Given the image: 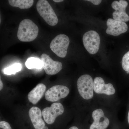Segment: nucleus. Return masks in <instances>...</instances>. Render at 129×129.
I'll use <instances>...</instances> for the list:
<instances>
[{
  "mask_svg": "<svg viewBox=\"0 0 129 129\" xmlns=\"http://www.w3.org/2000/svg\"><path fill=\"white\" fill-rule=\"evenodd\" d=\"M39 32L37 25L30 19H25L21 21L19 25L18 38L22 42L33 41L37 38Z\"/></svg>",
  "mask_w": 129,
  "mask_h": 129,
  "instance_id": "1",
  "label": "nucleus"
},
{
  "mask_svg": "<svg viewBox=\"0 0 129 129\" xmlns=\"http://www.w3.org/2000/svg\"><path fill=\"white\" fill-rule=\"evenodd\" d=\"M38 13L45 21L51 26H55L58 22L57 16L49 2L46 0H40L36 5Z\"/></svg>",
  "mask_w": 129,
  "mask_h": 129,
  "instance_id": "2",
  "label": "nucleus"
},
{
  "mask_svg": "<svg viewBox=\"0 0 129 129\" xmlns=\"http://www.w3.org/2000/svg\"><path fill=\"white\" fill-rule=\"evenodd\" d=\"M69 44V37L64 34H60L56 36L51 41L50 48L58 56L64 58L67 56Z\"/></svg>",
  "mask_w": 129,
  "mask_h": 129,
  "instance_id": "3",
  "label": "nucleus"
},
{
  "mask_svg": "<svg viewBox=\"0 0 129 129\" xmlns=\"http://www.w3.org/2000/svg\"><path fill=\"white\" fill-rule=\"evenodd\" d=\"M92 77L88 74L80 77L77 81L78 90L81 96L84 99L88 100L94 95V86Z\"/></svg>",
  "mask_w": 129,
  "mask_h": 129,
  "instance_id": "4",
  "label": "nucleus"
},
{
  "mask_svg": "<svg viewBox=\"0 0 129 129\" xmlns=\"http://www.w3.org/2000/svg\"><path fill=\"white\" fill-rule=\"evenodd\" d=\"M83 44L85 48L90 54H96L100 47V36L95 31L90 30L86 32L83 37Z\"/></svg>",
  "mask_w": 129,
  "mask_h": 129,
  "instance_id": "5",
  "label": "nucleus"
},
{
  "mask_svg": "<svg viewBox=\"0 0 129 129\" xmlns=\"http://www.w3.org/2000/svg\"><path fill=\"white\" fill-rule=\"evenodd\" d=\"M64 109L62 104L60 103H54L50 107L43 109L42 114L45 122L49 124H53L58 116L62 115Z\"/></svg>",
  "mask_w": 129,
  "mask_h": 129,
  "instance_id": "6",
  "label": "nucleus"
},
{
  "mask_svg": "<svg viewBox=\"0 0 129 129\" xmlns=\"http://www.w3.org/2000/svg\"><path fill=\"white\" fill-rule=\"evenodd\" d=\"M69 92V89L65 86L55 85L47 91L45 94V97L48 101L56 102L66 97Z\"/></svg>",
  "mask_w": 129,
  "mask_h": 129,
  "instance_id": "7",
  "label": "nucleus"
},
{
  "mask_svg": "<svg viewBox=\"0 0 129 129\" xmlns=\"http://www.w3.org/2000/svg\"><path fill=\"white\" fill-rule=\"evenodd\" d=\"M41 60L42 61V68L47 75H55L62 69L61 62L54 61L46 53H43L41 55Z\"/></svg>",
  "mask_w": 129,
  "mask_h": 129,
  "instance_id": "8",
  "label": "nucleus"
},
{
  "mask_svg": "<svg viewBox=\"0 0 129 129\" xmlns=\"http://www.w3.org/2000/svg\"><path fill=\"white\" fill-rule=\"evenodd\" d=\"M128 5L127 2L124 0L114 1L112 3V7L115 10L113 13L114 19L124 22L129 21V16L125 12Z\"/></svg>",
  "mask_w": 129,
  "mask_h": 129,
  "instance_id": "9",
  "label": "nucleus"
},
{
  "mask_svg": "<svg viewBox=\"0 0 129 129\" xmlns=\"http://www.w3.org/2000/svg\"><path fill=\"white\" fill-rule=\"evenodd\" d=\"M107 28L106 33L113 36H118L127 32L128 27L124 22L116 21L113 19L109 18L107 22Z\"/></svg>",
  "mask_w": 129,
  "mask_h": 129,
  "instance_id": "10",
  "label": "nucleus"
},
{
  "mask_svg": "<svg viewBox=\"0 0 129 129\" xmlns=\"http://www.w3.org/2000/svg\"><path fill=\"white\" fill-rule=\"evenodd\" d=\"M94 122L90 129H106L109 124V120L104 115V112L101 109H97L92 113Z\"/></svg>",
  "mask_w": 129,
  "mask_h": 129,
  "instance_id": "11",
  "label": "nucleus"
},
{
  "mask_svg": "<svg viewBox=\"0 0 129 129\" xmlns=\"http://www.w3.org/2000/svg\"><path fill=\"white\" fill-rule=\"evenodd\" d=\"M94 90L97 94H104L111 95L115 94V90L113 86L111 83L105 84L104 79L100 77L94 79L93 82Z\"/></svg>",
  "mask_w": 129,
  "mask_h": 129,
  "instance_id": "12",
  "label": "nucleus"
},
{
  "mask_svg": "<svg viewBox=\"0 0 129 129\" xmlns=\"http://www.w3.org/2000/svg\"><path fill=\"white\" fill-rule=\"evenodd\" d=\"M29 115L32 124L36 129H44L45 122L42 119V112L37 107H32L29 111Z\"/></svg>",
  "mask_w": 129,
  "mask_h": 129,
  "instance_id": "13",
  "label": "nucleus"
},
{
  "mask_svg": "<svg viewBox=\"0 0 129 129\" xmlns=\"http://www.w3.org/2000/svg\"><path fill=\"white\" fill-rule=\"evenodd\" d=\"M46 90V86L44 84L40 83L28 93L29 101L33 104H36L43 96Z\"/></svg>",
  "mask_w": 129,
  "mask_h": 129,
  "instance_id": "14",
  "label": "nucleus"
},
{
  "mask_svg": "<svg viewBox=\"0 0 129 129\" xmlns=\"http://www.w3.org/2000/svg\"><path fill=\"white\" fill-rule=\"evenodd\" d=\"M9 4L12 7H18L21 9H27L32 6L33 0H9Z\"/></svg>",
  "mask_w": 129,
  "mask_h": 129,
  "instance_id": "15",
  "label": "nucleus"
},
{
  "mask_svg": "<svg viewBox=\"0 0 129 129\" xmlns=\"http://www.w3.org/2000/svg\"><path fill=\"white\" fill-rule=\"evenodd\" d=\"M25 66L28 69H41L42 68L41 60L37 58L31 57L28 58L25 63Z\"/></svg>",
  "mask_w": 129,
  "mask_h": 129,
  "instance_id": "16",
  "label": "nucleus"
},
{
  "mask_svg": "<svg viewBox=\"0 0 129 129\" xmlns=\"http://www.w3.org/2000/svg\"><path fill=\"white\" fill-rule=\"evenodd\" d=\"M22 68V65L21 63H16L12 64L9 67L6 68L4 69V73L5 74L11 75H15L16 73L21 71Z\"/></svg>",
  "mask_w": 129,
  "mask_h": 129,
  "instance_id": "17",
  "label": "nucleus"
},
{
  "mask_svg": "<svg viewBox=\"0 0 129 129\" xmlns=\"http://www.w3.org/2000/svg\"><path fill=\"white\" fill-rule=\"evenodd\" d=\"M122 65L124 70L129 73V51L122 58Z\"/></svg>",
  "mask_w": 129,
  "mask_h": 129,
  "instance_id": "18",
  "label": "nucleus"
},
{
  "mask_svg": "<svg viewBox=\"0 0 129 129\" xmlns=\"http://www.w3.org/2000/svg\"><path fill=\"white\" fill-rule=\"evenodd\" d=\"M0 127L3 129H12L9 123L4 121L0 122Z\"/></svg>",
  "mask_w": 129,
  "mask_h": 129,
  "instance_id": "19",
  "label": "nucleus"
},
{
  "mask_svg": "<svg viewBox=\"0 0 129 129\" xmlns=\"http://www.w3.org/2000/svg\"><path fill=\"white\" fill-rule=\"evenodd\" d=\"M88 1L90 2L95 5H98L101 4L102 1L101 0H88Z\"/></svg>",
  "mask_w": 129,
  "mask_h": 129,
  "instance_id": "20",
  "label": "nucleus"
},
{
  "mask_svg": "<svg viewBox=\"0 0 129 129\" xmlns=\"http://www.w3.org/2000/svg\"><path fill=\"white\" fill-rule=\"evenodd\" d=\"M0 83H1V84H0V90H1L3 88V85L2 81L1 79V80H0Z\"/></svg>",
  "mask_w": 129,
  "mask_h": 129,
  "instance_id": "21",
  "label": "nucleus"
},
{
  "mask_svg": "<svg viewBox=\"0 0 129 129\" xmlns=\"http://www.w3.org/2000/svg\"><path fill=\"white\" fill-rule=\"evenodd\" d=\"M53 1L56 3H59L62 2L63 1V0H53Z\"/></svg>",
  "mask_w": 129,
  "mask_h": 129,
  "instance_id": "22",
  "label": "nucleus"
},
{
  "mask_svg": "<svg viewBox=\"0 0 129 129\" xmlns=\"http://www.w3.org/2000/svg\"><path fill=\"white\" fill-rule=\"evenodd\" d=\"M69 129H79L78 128V127H76V126H73L70 127Z\"/></svg>",
  "mask_w": 129,
  "mask_h": 129,
  "instance_id": "23",
  "label": "nucleus"
},
{
  "mask_svg": "<svg viewBox=\"0 0 129 129\" xmlns=\"http://www.w3.org/2000/svg\"><path fill=\"white\" fill-rule=\"evenodd\" d=\"M128 123L129 124V111L128 113Z\"/></svg>",
  "mask_w": 129,
  "mask_h": 129,
  "instance_id": "24",
  "label": "nucleus"
},
{
  "mask_svg": "<svg viewBox=\"0 0 129 129\" xmlns=\"http://www.w3.org/2000/svg\"><path fill=\"white\" fill-rule=\"evenodd\" d=\"M44 129H48V128L47 127H46V126H45V128H44Z\"/></svg>",
  "mask_w": 129,
  "mask_h": 129,
  "instance_id": "25",
  "label": "nucleus"
}]
</instances>
